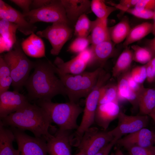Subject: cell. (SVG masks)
<instances>
[{"label":"cell","instance_id":"cell-1","mask_svg":"<svg viewBox=\"0 0 155 155\" xmlns=\"http://www.w3.org/2000/svg\"><path fill=\"white\" fill-rule=\"evenodd\" d=\"M34 70L24 86L29 99L35 102L51 100L55 96H66L65 88L56 75L54 65L48 60L38 59L34 62Z\"/></svg>","mask_w":155,"mask_h":155},{"label":"cell","instance_id":"cell-2","mask_svg":"<svg viewBox=\"0 0 155 155\" xmlns=\"http://www.w3.org/2000/svg\"><path fill=\"white\" fill-rule=\"evenodd\" d=\"M5 127H15L32 132L35 137L46 139L51 134L49 132L52 123L46 111L36 104L29 103L18 111L0 119Z\"/></svg>","mask_w":155,"mask_h":155},{"label":"cell","instance_id":"cell-3","mask_svg":"<svg viewBox=\"0 0 155 155\" xmlns=\"http://www.w3.org/2000/svg\"><path fill=\"white\" fill-rule=\"evenodd\" d=\"M35 102L46 111L51 122L56 124L59 129L69 131L78 128L77 119L84 109L77 103H55L51 100L37 101Z\"/></svg>","mask_w":155,"mask_h":155},{"label":"cell","instance_id":"cell-4","mask_svg":"<svg viewBox=\"0 0 155 155\" xmlns=\"http://www.w3.org/2000/svg\"><path fill=\"white\" fill-rule=\"evenodd\" d=\"M54 69L65 88L69 101L76 103L80 99L87 97L95 86L102 69L98 67L92 71L70 74L60 72L55 65Z\"/></svg>","mask_w":155,"mask_h":155},{"label":"cell","instance_id":"cell-5","mask_svg":"<svg viewBox=\"0 0 155 155\" xmlns=\"http://www.w3.org/2000/svg\"><path fill=\"white\" fill-rule=\"evenodd\" d=\"M1 55L10 69L12 79L11 85L14 91L19 92L24 86L31 70L34 68V62L27 57L18 41L11 50Z\"/></svg>","mask_w":155,"mask_h":155},{"label":"cell","instance_id":"cell-6","mask_svg":"<svg viewBox=\"0 0 155 155\" xmlns=\"http://www.w3.org/2000/svg\"><path fill=\"white\" fill-rule=\"evenodd\" d=\"M110 76L109 73L102 69L95 86L86 97L82 120L75 131L77 139L80 140L79 141L85 131L91 127L94 122L101 88L109 79Z\"/></svg>","mask_w":155,"mask_h":155},{"label":"cell","instance_id":"cell-7","mask_svg":"<svg viewBox=\"0 0 155 155\" xmlns=\"http://www.w3.org/2000/svg\"><path fill=\"white\" fill-rule=\"evenodd\" d=\"M22 13L26 20L32 24L42 22L63 23L70 26L61 0H51L43 7Z\"/></svg>","mask_w":155,"mask_h":155},{"label":"cell","instance_id":"cell-8","mask_svg":"<svg viewBox=\"0 0 155 155\" xmlns=\"http://www.w3.org/2000/svg\"><path fill=\"white\" fill-rule=\"evenodd\" d=\"M114 137L110 131H101L96 127H90L84 132L78 147L86 155H94Z\"/></svg>","mask_w":155,"mask_h":155},{"label":"cell","instance_id":"cell-9","mask_svg":"<svg viewBox=\"0 0 155 155\" xmlns=\"http://www.w3.org/2000/svg\"><path fill=\"white\" fill-rule=\"evenodd\" d=\"M72 32L70 25L65 23H55L42 30L37 32L36 35L47 39L52 47L51 53L57 55L65 43L70 38Z\"/></svg>","mask_w":155,"mask_h":155},{"label":"cell","instance_id":"cell-10","mask_svg":"<svg viewBox=\"0 0 155 155\" xmlns=\"http://www.w3.org/2000/svg\"><path fill=\"white\" fill-rule=\"evenodd\" d=\"M10 128L14 135L20 155H47L44 138L32 137L16 128Z\"/></svg>","mask_w":155,"mask_h":155},{"label":"cell","instance_id":"cell-11","mask_svg":"<svg viewBox=\"0 0 155 155\" xmlns=\"http://www.w3.org/2000/svg\"><path fill=\"white\" fill-rule=\"evenodd\" d=\"M148 115H129L120 111L118 117L117 126L110 131L114 137L119 139L125 134H129L146 128L149 122Z\"/></svg>","mask_w":155,"mask_h":155},{"label":"cell","instance_id":"cell-12","mask_svg":"<svg viewBox=\"0 0 155 155\" xmlns=\"http://www.w3.org/2000/svg\"><path fill=\"white\" fill-rule=\"evenodd\" d=\"M26 96L14 91L0 94V117H5L21 109L29 103Z\"/></svg>","mask_w":155,"mask_h":155},{"label":"cell","instance_id":"cell-13","mask_svg":"<svg viewBox=\"0 0 155 155\" xmlns=\"http://www.w3.org/2000/svg\"><path fill=\"white\" fill-rule=\"evenodd\" d=\"M69 131L58 130L54 135L45 139L47 153L49 155H73L71 138Z\"/></svg>","mask_w":155,"mask_h":155},{"label":"cell","instance_id":"cell-14","mask_svg":"<svg viewBox=\"0 0 155 155\" xmlns=\"http://www.w3.org/2000/svg\"><path fill=\"white\" fill-rule=\"evenodd\" d=\"M155 135L152 131L144 128L120 138L117 143L127 149L133 146L149 147L153 146Z\"/></svg>","mask_w":155,"mask_h":155},{"label":"cell","instance_id":"cell-15","mask_svg":"<svg viewBox=\"0 0 155 155\" xmlns=\"http://www.w3.org/2000/svg\"><path fill=\"white\" fill-rule=\"evenodd\" d=\"M118 102L98 105L96 111L94 122L104 130L117 118L120 112Z\"/></svg>","mask_w":155,"mask_h":155},{"label":"cell","instance_id":"cell-16","mask_svg":"<svg viewBox=\"0 0 155 155\" xmlns=\"http://www.w3.org/2000/svg\"><path fill=\"white\" fill-rule=\"evenodd\" d=\"M0 18L16 24L18 30L26 36L34 33L37 29L36 26L26 20L22 13L10 5L6 10H0Z\"/></svg>","mask_w":155,"mask_h":155},{"label":"cell","instance_id":"cell-17","mask_svg":"<svg viewBox=\"0 0 155 155\" xmlns=\"http://www.w3.org/2000/svg\"><path fill=\"white\" fill-rule=\"evenodd\" d=\"M70 25L75 24L81 15L91 10V1L88 0H61Z\"/></svg>","mask_w":155,"mask_h":155},{"label":"cell","instance_id":"cell-18","mask_svg":"<svg viewBox=\"0 0 155 155\" xmlns=\"http://www.w3.org/2000/svg\"><path fill=\"white\" fill-rule=\"evenodd\" d=\"M21 46L26 55L30 57L36 58L45 57L44 42L40 37L34 33L22 41Z\"/></svg>","mask_w":155,"mask_h":155},{"label":"cell","instance_id":"cell-19","mask_svg":"<svg viewBox=\"0 0 155 155\" xmlns=\"http://www.w3.org/2000/svg\"><path fill=\"white\" fill-rule=\"evenodd\" d=\"M115 44L111 40L91 45L93 58L91 64L96 63L101 67L108 59L112 57L115 50Z\"/></svg>","mask_w":155,"mask_h":155},{"label":"cell","instance_id":"cell-20","mask_svg":"<svg viewBox=\"0 0 155 155\" xmlns=\"http://www.w3.org/2000/svg\"><path fill=\"white\" fill-rule=\"evenodd\" d=\"M53 63L60 72L70 74H77L84 72L88 65L77 55L66 62L59 57H57Z\"/></svg>","mask_w":155,"mask_h":155},{"label":"cell","instance_id":"cell-21","mask_svg":"<svg viewBox=\"0 0 155 155\" xmlns=\"http://www.w3.org/2000/svg\"><path fill=\"white\" fill-rule=\"evenodd\" d=\"M137 94L140 113L149 115L155 106V88H145L142 86Z\"/></svg>","mask_w":155,"mask_h":155},{"label":"cell","instance_id":"cell-22","mask_svg":"<svg viewBox=\"0 0 155 155\" xmlns=\"http://www.w3.org/2000/svg\"><path fill=\"white\" fill-rule=\"evenodd\" d=\"M15 140L14 133L0 122V155H20L19 150L15 149L13 142Z\"/></svg>","mask_w":155,"mask_h":155},{"label":"cell","instance_id":"cell-23","mask_svg":"<svg viewBox=\"0 0 155 155\" xmlns=\"http://www.w3.org/2000/svg\"><path fill=\"white\" fill-rule=\"evenodd\" d=\"M90 36L92 45L110 40L107 26V19L102 20L97 18L96 20L92 21Z\"/></svg>","mask_w":155,"mask_h":155},{"label":"cell","instance_id":"cell-24","mask_svg":"<svg viewBox=\"0 0 155 155\" xmlns=\"http://www.w3.org/2000/svg\"><path fill=\"white\" fill-rule=\"evenodd\" d=\"M128 17L124 16L117 24L108 27L111 40L115 44L125 40L131 29Z\"/></svg>","mask_w":155,"mask_h":155},{"label":"cell","instance_id":"cell-25","mask_svg":"<svg viewBox=\"0 0 155 155\" xmlns=\"http://www.w3.org/2000/svg\"><path fill=\"white\" fill-rule=\"evenodd\" d=\"M125 48L113 68L112 75L115 78L119 77L128 71L133 61L132 49L129 46Z\"/></svg>","mask_w":155,"mask_h":155},{"label":"cell","instance_id":"cell-26","mask_svg":"<svg viewBox=\"0 0 155 155\" xmlns=\"http://www.w3.org/2000/svg\"><path fill=\"white\" fill-rule=\"evenodd\" d=\"M126 73L127 72L120 75L117 84L119 99L127 100L133 107H138L137 93L129 87Z\"/></svg>","mask_w":155,"mask_h":155},{"label":"cell","instance_id":"cell-27","mask_svg":"<svg viewBox=\"0 0 155 155\" xmlns=\"http://www.w3.org/2000/svg\"><path fill=\"white\" fill-rule=\"evenodd\" d=\"M153 28V24L146 22L131 28L124 42L123 47L125 48L128 46L130 44L141 40L150 33H152Z\"/></svg>","mask_w":155,"mask_h":155},{"label":"cell","instance_id":"cell-28","mask_svg":"<svg viewBox=\"0 0 155 155\" xmlns=\"http://www.w3.org/2000/svg\"><path fill=\"white\" fill-rule=\"evenodd\" d=\"M119 100L117 84L108 83L102 86L100 91L98 105L118 102Z\"/></svg>","mask_w":155,"mask_h":155},{"label":"cell","instance_id":"cell-29","mask_svg":"<svg viewBox=\"0 0 155 155\" xmlns=\"http://www.w3.org/2000/svg\"><path fill=\"white\" fill-rule=\"evenodd\" d=\"M91 10L101 19H107L110 14L117 9L112 6L107 5L105 1L101 0H92L91 1Z\"/></svg>","mask_w":155,"mask_h":155},{"label":"cell","instance_id":"cell-30","mask_svg":"<svg viewBox=\"0 0 155 155\" xmlns=\"http://www.w3.org/2000/svg\"><path fill=\"white\" fill-rule=\"evenodd\" d=\"M18 29V26L8 20L0 19V36L8 40L13 44L17 41L16 32Z\"/></svg>","mask_w":155,"mask_h":155},{"label":"cell","instance_id":"cell-31","mask_svg":"<svg viewBox=\"0 0 155 155\" xmlns=\"http://www.w3.org/2000/svg\"><path fill=\"white\" fill-rule=\"evenodd\" d=\"M12 82L9 68L1 55L0 56V94L7 91Z\"/></svg>","mask_w":155,"mask_h":155},{"label":"cell","instance_id":"cell-32","mask_svg":"<svg viewBox=\"0 0 155 155\" xmlns=\"http://www.w3.org/2000/svg\"><path fill=\"white\" fill-rule=\"evenodd\" d=\"M131 48L133 52V61L137 62L145 65L154 58L152 53L147 46L133 45Z\"/></svg>","mask_w":155,"mask_h":155},{"label":"cell","instance_id":"cell-33","mask_svg":"<svg viewBox=\"0 0 155 155\" xmlns=\"http://www.w3.org/2000/svg\"><path fill=\"white\" fill-rule=\"evenodd\" d=\"M92 21H91L86 14L80 16L74 26V34L78 37H87L91 33Z\"/></svg>","mask_w":155,"mask_h":155},{"label":"cell","instance_id":"cell-34","mask_svg":"<svg viewBox=\"0 0 155 155\" xmlns=\"http://www.w3.org/2000/svg\"><path fill=\"white\" fill-rule=\"evenodd\" d=\"M90 44L91 42L90 35L87 37H78L71 43L68 51L78 54L87 49Z\"/></svg>","mask_w":155,"mask_h":155},{"label":"cell","instance_id":"cell-35","mask_svg":"<svg viewBox=\"0 0 155 155\" xmlns=\"http://www.w3.org/2000/svg\"><path fill=\"white\" fill-rule=\"evenodd\" d=\"M130 73L133 78L137 82L142 84L147 78L146 64L135 67L132 69Z\"/></svg>","mask_w":155,"mask_h":155},{"label":"cell","instance_id":"cell-36","mask_svg":"<svg viewBox=\"0 0 155 155\" xmlns=\"http://www.w3.org/2000/svg\"><path fill=\"white\" fill-rule=\"evenodd\" d=\"M129 155H155V146L143 147L133 146L127 149Z\"/></svg>","mask_w":155,"mask_h":155},{"label":"cell","instance_id":"cell-37","mask_svg":"<svg viewBox=\"0 0 155 155\" xmlns=\"http://www.w3.org/2000/svg\"><path fill=\"white\" fill-rule=\"evenodd\" d=\"M139 0H121L118 3L109 2L108 4L121 11L125 12L128 9L134 8Z\"/></svg>","mask_w":155,"mask_h":155},{"label":"cell","instance_id":"cell-38","mask_svg":"<svg viewBox=\"0 0 155 155\" xmlns=\"http://www.w3.org/2000/svg\"><path fill=\"white\" fill-rule=\"evenodd\" d=\"M135 17L144 19H153L154 11L149 10H138L134 7L127 10L125 12Z\"/></svg>","mask_w":155,"mask_h":155},{"label":"cell","instance_id":"cell-39","mask_svg":"<svg viewBox=\"0 0 155 155\" xmlns=\"http://www.w3.org/2000/svg\"><path fill=\"white\" fill-rule=\"evenodd\" d=\"M134 8L138 10L154 11L155 9V0H139Z\"/></svg>","mask_w":155,"mask_h":155},{"label":"cell","instance_id":"cell-40","mask_svg":"<svg viewBox=\"0 0 155 155\" xmlns=\"http://www.w3.org/2000/svg\"><path fill=\"white\" fill-rule=\"evenodd\" d=\"M77 55L88 65L91 64L93 60V55L90 47L88 48L78 54Z\"/></svg>","mask_w":155,"mask_h":155},{"label":"cell","instance_id":"cell-41","mask_svg":"<svg viewBox=\"0 0 155 155\" xmlns=\"http://www.w3.org/2000/svg\"><path fill=\"white\" fill-rule=\"evenodd\" d=\"M32 0H11L10 1L21 8L23 13H26L30 11V6L32 2Z\"/></svg>","mask_w":155,"mask_h":155},{"label":"cell","instance_id":"cell-42","mask_svg":"<svg viewBox=\"0 0 155 155\" xmlns=\"http://www.w3.org/2000/svg\"><path fill=\"white\" fill-rule=\"evenodd\" d=\"M119 139L117 137H115L111 142L94 155H109L112 148Z\"/></svg>","mask_w":155,"mask_h":155},{"label":"cell","instance_id":"cell-43","mask_svg":"<svg viewBox=\"0 0 155 155\" xmlns=\"http://www.w3.org/2000/svg\"><path fill=\"white\" fill-rule=\"evenodd\" d=\"M14 44L10 41L0 36V52L9 51L12 49Z\"/></svg>","mask_w":155,"mask_h":155},{"label":"cell","instance_id":"cell-44","mask_svg":"<svg viewBox=\"0 0 155 155\" xmlns=\"http://www.w3.org/2000/svg\"><path fill=\"white\" fill-rule=\"evenodd\" d=\"M127 79L129 86L131 89L137 93L143 86L137 82L132 77L130 72H127Z\"/></svg>","mask_w":155,"mask_h":155},{"label":"cell","instance_id":"cell-45","mask_svg":"<svg viewBox=\"0 0 155 155\" xmlns=\"http://www.w3.org/2000/svg\"><path fill=\"white\" fill-rule=\"evenodd\" d=\"M51 0H34L30 6V9H34L43 7L49 3Z\"/></svg>","mask_w":155,"mask_h":155},{"label":"cell","instance_id":"cell-46","mask_svg":"<svg viewBox=\"0 0 155 155\" xmlns=\"http://www.w3.org/2000/svg\"><path fill=\"white\" fill-rule=\"evenodd\" d=\"M146 69L147 78V81L150 83L154 82L155 75V71L148 63L146 64Z\"/></svg>","mask_w":155,"mask_h":155},{"label":"cell","instance_id":"cell-47","mask_svg":"<svg viewBox=\"0 0 155 155\" xmlns=\"http://www.w3.org/2000/svg\"><path fill=\"white\" fill-rule=\"evenodd\" d=\"M154 38L149 40L147 46L152 51L154 57H155V35Z\"/></svg>","mask_w":155,"mask_h":155},{"label":"cell","instance_id":"cell-48","mask_svg":"<svg viewBox=\"0 0 155 155\" xmlns=\"http://www.w3.org/2000/svg\"><path fill=\"white\" fill-rule=\"evenodd\" d=\"M9 5L2 0H0V10H6L8 9Z\"/></svg>","mask_w":155,"mask_h":155},{"label":"cell","instance_id":"cell-49","mask_svg":"<svg viewBox=\"0 0 155 155\" xmlns=\"http://www.w3.org/2000/svg\"><path fill=\"white\" fill-rule=\"evenodd\" d=\"M153 20H154V22L153 24V28L152 33L154 36L155 35V9L154 10V16Z\"/></svg>","mask_w":155,"mask_h":155},{"label":"cell","instance_id":"cell-50","mask_svg":"<svg viewBox=\"0 0 155 155\" xmlns=\"http://www.w3.org/2000/svg\"><path fill=\"white\" fill-rule=\"evenodd\" d=\"M115 155H124L122 151L120 149H117L115 152Z\"/></svg>","mask_w":155,"mask_h":155},{"label":"cell","instance_id":"cell-51","mask_svg":"<svg viewBox=\"0 0 155 155\" xmlns=\"http://www.w3.org/2000/svg\"><path fill=\"white\" fill-rule=\"evenodd\" d=\"M73 155H86L85 153L82 150H79V152L77 154Z\"/></svg>","mask_w":155,"mask_h":155},{"label":"cell","instance_id":"cell-52","mask_svg":"<svg viewBox=\"0 0 155 155\" xmlns=\"http://www.w3.org/2000/svg\"><path fill=\"white\" fill-rule=\"evenodd\" d=\"M148 116L152 119L155 123V115L151 113Z\"/></svg>","mask_w":155,"mask_h":155},{"label":"cell","instance_id":"cell-53","mask_svg":"<svg viewBox=\"0 0 155 155\" xmlns=\"http://www.w3.org/2000/svg\"><path fill=\"white\" fill-rule=\"evenodd\" d=\"M151 113L155 115V106L154 107L152 111L150 114Z\"/></svg>","mask_w":155,"mask_h":155},{"label":"cell","instance_id":"cell-54","mask_svg":"<svg viewBox=\"0 0 155 155\" xmlns=\"http://www.w3.org/2000/svg\"><path fill=\"white\" fill-rule=\"evenodd\" d=\"M154 143H155V135L154 137Z\"/></svg>","mask_w":155,"mask_h":155},{"label":"cell","instance_id":"cell-55","mask_svg":"<svg viewBox=\"0 0 155 155\" xmlns=\"http://www.w3.org/2000/svg\"><path fill=\"white\" fill-rule=\"evenodd\" d=\"M154 82H155V77H154Z\"/></svg>","mask_w":155,"mask_h":155}]
</instances>
